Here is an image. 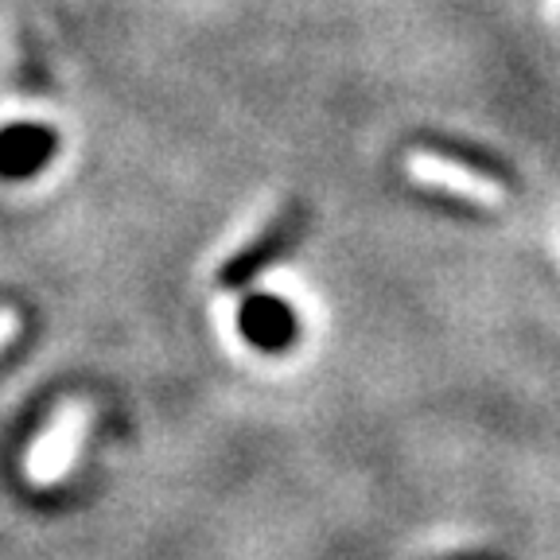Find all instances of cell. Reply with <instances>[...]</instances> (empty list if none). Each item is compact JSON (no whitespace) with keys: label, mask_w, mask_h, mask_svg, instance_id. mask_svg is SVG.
<instances>
[{"label":"cell","mask_w":560,"mask_h":560,"mask_svg":"<svg viewBox=\"0 0 560 560\" xmlns=\"http://www.w3.org/2000/svg\"><path fill=\"white\" fill-rule=\"evenodd\" d=\"M289 234H292L289 226H284V230L277 226V230H269L265 237H257V242L249 245L245 254H237L234 261H230L226 269H222V284H226V289H242L245 280L257 277V272H261L265 265L277 261V257L284 254V245H289Z\"/></svg>","instance_id":"cell-4"},{"label":"cell","mask_w":560,"mask_h":560,"mask_svg":"<svg viewBox=\"0 0 560 560\" xmlns=\"http://www.w3.org/2000/svg\"><path fill=\"white\" fill-rule=\"evenodd\" d=\"M82 429H86L82 409L62 412L51 429H47V436L27 452V464H24L27 479L39 482V487L59 482L62 475L70 471V464H74V452H79V444H82Z\"/></svg>","instance_id":"cell-3"},{"label":"cell","mask_w":560,"mask_h":560,"mask_svg":"<svg viewBox=\"0 0 560 560\" xmlns=\"http://www.w3.org/2000/svg\"><path fill=\"white\" fill-rule=\"evenodd\" d=\"M237 331L245 342H254L257 350H269L280 354L300 339L296 312H292L289 300L272 296V292H257V296H245L237 307Z\"/></svg>","instance_id":"cell-1"},{"label":"cell","mask_w":560,"mask_h":560,"mask_svg":"<svg viewBox=\"0 0 560 560\" xmlns=\"http://www.w3.org/2000/svg\"><path fill=\"white\" fill-rule=\"evenodd\" d=\"M9 331H12V315H0V342L9 339Z\"/></svg>","instance_id":"cell-6"},{"label":"cell","mask_w":560,"mask_h":560,"mask_svg":"<svg viewBox=\"0 0 560 560\" xmlns=\"http://www.w3.org/2000/svg\"><path fill=\"white\" fill-rule=\"evenodd\" d=\"M412 167H417V175H424L432 184H447L452 191L479 195V199H494V195H499L487 179H479V175L464 172V167H455V164H444V160H417Z\"/></svg>","instance_id":"cell-5"},{"label":"cell","mask_w":560,"mask_h":560,"mask_svg":"<svg viewBox=\"0 0 560 560\" xmlns=\"http://www.w3.org/2000/svg\"><path fill=\"white\" fill-rule=\"evenodd\" d=\"M59 137L39 121H16L0 129V179H32L51 164Z\"/></svg>","instance_id":"cell-2"}]
</instances>
